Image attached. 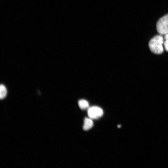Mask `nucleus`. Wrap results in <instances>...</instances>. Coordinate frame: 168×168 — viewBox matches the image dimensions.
Wrapping results in <instances>:
<instances>
[{
	"label": "nucleus",
	"mask_w": 168,
	"mask_h": 168,
	"mask_svg": "<svg viewBox=\"0 0 168 168\" xmlns=\"http://www.w3.org/2000/svg\"><path fill=\"white\" fill-rule=\"evenodd\" d=\"M103 112L100 107L93 106L89 108L88 110V114L91 119H97L101 117L103 115Z\"/></svg>",
	"instance_id": "nucleus-3"
},
{
	"label": "nucleus",
	"mask_w": 168,
	"mask_h": 168,
	"mask_svg": "<svg viewBox=\"0 0 168 168\" xmlns=\"http://www.w3.org/2000/svg\"><path fill=\"white\" fill-rule=\"evenodd\" d=\"M7 93V91L5 86L3 84H1L0 86V98L1 99H3L6 97Z\"/></svg>",
	"instance_id": "nucleus-6"
},
{
	"label": "nucleus",
	"mask_w": 168,
	"mask_h": 168,
	"mask_svg": "<svg viewBox=\"0 0 168 168\" xmlns=\"http://www.w3.org/2000/svg\"><path fill=\"white\" fill-rule=\"evenodd\" d=\"M165 40H168V33L165 35Z\"/></svg>",
	"instance_id": "nucleus-8"
},
{
	"label": "nucleus",
	"mask_w": 168,
	"mask_h": 168,
	"mask_svg": "<svg viewBox=\"0 0 168 168\" xmlns=\"http://www.w3.org/2000/svg\"><path fill=\"white\" fill-rule=\"evenodd\" d=\"M164 44L166 50L168 51V40H166Z\"/></svg>",
	"instance_id": "nucleus-7"
},
{
	"label": "nucleus",
	"mask_w": 168,
	"mask_h": 168,
	"mask_svg": "<svg viewBox=\"0 0 168 168\" xmlns=\"http://www.w3.org/2000/svg\"><path fill=\"white\" fill-rule=\"evenodd\" d=\"M120 127H121V125H119L118 126V127L119 128Z\"/></svg>",
	"instance_id": "nucleus-9"
},
{
	"label": "nucleus",
	"mask_w": 168,
	"mask_h": 168,
	"mask_svg": "<svg viewBox=\"0 0 168 168\" xmlns=\"http://www.w3.org/2000/svg\"><path fill=\"white\" fill-rule=\"evenodd\" d=\"M78 104L80 108L82 110L86 109L89 107L88 102L84 99L80 100L78 102Z\"/></svg>",
	"instance_id": "nucleus-5"
},
{
	"label": "nucleus",
	"mask_w": 168,
	"mask_h": 168,
	"mask_svg": "<svg viewBox=\"0 0 168 168\" xmlns=\"http://www.w3.org/2000/svg\"><path fill=\"white\" fill-rule=\"evenodd\" d=\"M93 125V123L91 119L86 118L84 120L83 128L84 130H88Z\"/></svg>",
	"instance_id": "nucleus-4"
},
{
	"label": "nucleus",
	"mask_w": 168,
	"mask_h": 168,
	"mask_svg": "<svg viewBox=\"0 0 168 168\" xmlns=\"http://www.w3.org/2000/svg\"><path fill=\"white\" fill-rule=\"evenodd\" d=\"M156 30L161 35H165L168 33V14L164 16L157 21Z\"/></svg>",
	"instance_id": "nucleus-2"
},
{
	"label": "nucleus",
	"mask_w": 168,
	"mask_h": 168,
	"mask_svg": "<svg viewBox=\"0 0 168 168\" xmlns=\"http://www.w3.org/2000/svg\"><path fill=\"white\" fill-rule=\"evenodd\" d=\"M163 42V37L157 35L152 39L149 43V47L150 50L154 54H160L163 51L162 44Z\"/></svg>",
	"instance_id": "nucleus-1"
}]
</instances>
